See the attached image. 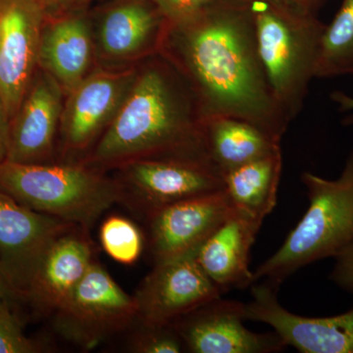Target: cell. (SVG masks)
<instances>
[{
  "mask_svg": "<svg viewBox=\"0 0 353 353\" xmlns=\"http://www.w3.org/2000/svg\"><path fill=\"white\" fill-rule=\"evenodd\" d=\"M168 25L171 48L205 117L248 121L282 141L290 122L265 75L252 3L214 0L192 19Z\"/></svg>",
  "mask_w": 353,
  "mask_h": 353,
  "instance_id": "1",
  "label": "cell"
},
{
  "mask_svg": "<svg viewBox=\"0 0 353 353\" xmlns=\"http://www.w3.org/2000/svg\"><path fill=\"white\" fill-rule=\"evenodd\" d=\"M206 119L190 82L185 85L170 69L153 65L134 83L90 161L183 160L217 168L206 143Z\"/></svg>",
  "mask_w": 353,
  "mask_h": 353,
  "instance_id": "2",
  "label": "cell"
},
{
  "mask_svg": "<svg viewBox=\"0 0 353 353\" xmlns=\"http://www.w3.org/2000/svg\"><path fill=\"white\" fill-rule=\"evenodd\" d=\"M301 181L307 211L277 252L253 271L254 284L261 280L281 287L299 269L353 243V150L336 180L305 172Z\"/></svg>",
  "mask_w": 353,
  "mask_h": 353,
  "instance_id": "3",
  "label": "cell"
},
{
  "mask_svg": "<svg viewBox=\"0 0 353 353\" xmlns=\"http://www.w3.org/2000/svg\"><path fill=\"white\" fill-rule=\"evenodd\" d=\"M257 48L278 105L292 122L316 78L325 27L310 11L296 12L252 2Z\"/></svg>",
  "mask_w": 353,
  "mask_h": 353,
  "instance_id": "4",
  "label": "cell"
},
{
  "mask_svg": "<svg viewBox=\"0 0 353 353\" xmlns=\"http://www.w3.org/2000/svg\"><path fill=\"white\" fill-rule=\"evenodd\" d=\"M0 190L23 205L85 230L118 202L124 189L87 167L0 163Z\"/></svg>",
  "mask_w": 353,
  "mask_h": 353,
  "instance_id": "5",
  "label": "cell"
},
{
  "mask_svg": "<svg viewBox=\"0 0 353 353\" xmlns=\"http://www.w3.org/2000/svg\"><path fill=\"white\" fill-rule=\"evenodd\" d=\"M138 320V305L101 264L92 262L54 312V327L67 340L94 347Z\"/></svg>",
  "mask_w": 353,
  "mask_h": 353,
  "instance_id": "6",
  "label": "cell"
},
{
  "mask_svg": "<svg viewBox=\"0 0 353 353\" xmlns=\"http://www.w3.org/2000/svg\"><path fill=\"white\" fill-rule=\"evenodd\" d=\"M76 227L32 210L0 190V266L14 296H24L44 253Z\"/></svg>",
  "mask_w": 353,
  "mask_h": 353,
  "instance_id": "7",
  "label": "cell"
},
{
  "mask_svg": "<svg viewBox=\"0 0 353 353\" xmlns=\"http://www.w3.org/2000/svg\"><path fill=\"white\" fill-rule=\"evenodd\" d=\"M197 250L154 264L134 296L138 321L173 324L194 309L222 296L197 261Z\"/></svg>",
  "mask_w": 353,
  "mask_h": 353,
  "instance_id": "8",
  "label": "cell"
},
{
  "mask_svg": "<svg viewBox=\"0 0 353 353\" xmlns=\"http://www.w3.org/2000/svg\"><path fill=\"white\" fill-rule=\"evenodd\" d=\"M280 287L262 281L252 285L245 321L269 325L287 347L303 353H353V306L331 317H304L290 312L278 299Z\"/></svg>",
  "mask_w": 353,
  "mask_h": 353,
  "instance_id": "9",
  "label": "cell"
},
{
  "mask_svg": "<svg viewBox=\"0 0 353 353\" xmlns=\"http://www.w3.org/2000/svg\"><path fill=\"white\" fill-rule=\"evenodd\" d=\"M245 321V303L220 296L172 325L192 353H275L287 347L275 331L255 333Z\"/></svg>",
  "mask_w": 353,
  "mask_h": 353,
  "instance_id": "10",
  "label": "cell"
},
{
  "mask_svg": "<svg viewBox=\"0 0 353 353\" xmlns=\"http://www.w3.org/2000/svg\"><path fill=\"white\" fill-rule=\"evenodd\" d=\"M234 212L225 190L158 209L146 217L154 264L197 250Z\"/></svg>",
  "mask_w": 353,
  "mask_h": 353,
  "instance_id": "11",
  "label": "cell"
},
{
  "mask_svg": "<svg viewBox=\"0 0 353 353\" xmlns=\"http://www.w3.org/2000/svg\"><path fill=\"white\" fill-rule=\"evenodd\" d=\"M41 23L37 0H0V101L10 120L38 62Z\"/></svg>",
  "mask_w": 353,
  "mask_h": 353,
  "instance_id": "12",
  "label": "cell"
},
{
  "mask_svg": "<svg viewBox=\"0 0 353 353\" xmlns=\"http://www.w3.org/2000/svg\"><path fill=\"white\" fill-rule=\"evenodd\" d=\"M134 203L146 217L175 202L225 190L215 167L183 160H137L128 164Z\"/></svg>",
  "mask_w": 353,
  "mask_h": 353,
  "instance_id": "13",
  "label": "cell"
},
{
  "mask_svg": "<svg viewBox=\"0 0 353 353\" xmlns=\"http://www.w3.org/2000/svg\"><path fill=\"white\" fill-rule=\"evenodd\" d=\"M80 229L70 230L50 246L26 290L23 297L41 312L54 314L94 262L92 246Z\"/></svg>",
  "mask_w": 353,
  "mask_h": 353,
  "instance_id": "14",
  "label": "cell"
},
{
  "mask_svg": "<svg viewBox=\"0 0 353 353\" xmlns=\"http://www.w3.org/2000/svg\"><path fill=\"white\" fill-rule=\"evenodd\" d=\"M60 101L59 85L52 77H43L34 83L10 121L6 160L43 163L52 150L61 110Z\"/></svg>",
  "mask_w": 353,
  "mask_h": 353,
  "instance_id": "15",
  "label": "cell"
},
{
  "mask_svg": "<svg viewBox=\"0 0 353 353\" xmlns=\"http://www.w3.org/2000/svg\"><path fill=\"white\" fill-rule=\"evenodd\" d=\"M261 225L236 211L197 250V261L223 294L254 284L250 255Z\"/></svg>",
  "mask_w": 353,
  "mask_h": 353,
  "instance_id": "16",
  "label": "cell"
},
{
  "mask_svg": "<svg viewBox=\"0 0 353 353\" xmlns=\"http://www.w3.org/2000/svg\"><path fill=\"white\" fill-rule=\"evenodd\" d=\"M128 74L99 73L72 90L64 116L63 132L69 148L82 150L94 139L119 104Z\"/></svg>",
  "mask_w": 353,
  "mask_h": 353,
  "instance_id": "17",
  "label": "cell"
},
{
  "mask_svg": "<svg viewBox=\"0 0 353 353\" xmlns=\"http://www.w3.org/2000/svg\"><path fill=\"white\" fill-rule=\"evenodd\" d=\"M205 137L211 160L223 176L282 148L281 141L263 130L248 121L228 116L206 119Z\"/></svg>",
  "mask_w": 353,
  "mask_h": 353,
  "instance_id": "18",
  "label": "cell"
},
{
  "mask_svg": "<svg viewBox=\"0 0 353 353\" xmlns=\"http://www.w3.org/2000/svg\"><path fill=\"white\" fill-rule=\"evenodd\" d=\"M283 171L282 148L224 175L225 192L234 210L263 223L277 204Z\"/></svg>",
  "mask_w": 353,
  "mask_h": 353,
  "instance_id": "19",
  "label": "cell"
},
{
  "mask_svg": "<svg viewBox=\"0 0 353 353\" xmlns=\"http://www.w3.org/2000/svg\"><path fill=\"white\" fill-rule=\"evenodd\" d=\"M90 60V32L83 21L62 20L41 32L38 61L66 90L72 92L82 82Z\"/></svg>",
  "mask_w": 353,
  "mask_h": 353,
  "instance_id": "20",
  "label": "cell"
},
{
  "mask_svg": "<svg viewBox=\"0 0 353 353\" xmlns=\"http://www.w3.org/2000/svg\"><path fill=\"white\" fill-rule=\"evenodd\" d=\"M155 14L141 4H127L106 16L101 29L103 50L113 57H125L143 48L157 34Z\"/></svg>",
  "mask_w": 353,
  "mask_h": 353,
  "instance_id": "21",
  "label": "cell"
},
{
  "mask_svg": "<svg viewBox=\"0 0 353 353\" xmlns=\"http://www.w3.org/2000/svg\"><path fill=\"white\" fill-rule=\"evenodd\" d=\"M353 75V0L340 10L323 32L316 78Z\"/></svg>",
  "mask_w": 353,
  "mask_h": 353,
  "instance_id": "22",
  "label": "cell"
},
{
  "mask_svg": "<svg viewBox=\"0 0 353 353\" xmlns=\"http://www.w3.org/2000/svg\"><path fill=\"white\" fill-rule=\"evenodd\" d=\"M102 248L111 259L121 264L131 265L138 261L145 248V236L134 223L111 216L101 228Z\"/></svg>",
  "mask_w": 353,
  "mask_h": 353,
  "instance_id": "23",
  "label": "cell"
},
{
  "mask_svg": "<svg viewBox=\"0 0 353 353\" xmlns=\"http://www.w3.org/2000/svg\"><path fill=\"white\" fill-rule=\"evenodd\" d=\"M131 343L132 352L138 353H179L185 352L180 334L172 324L139 322Z\"/></svg>",
  "mask_w": 353,
  "mask_h": 353,
  "instance_id": "24",
  "label": "cell"
},
{
  "mask_svg": "<svg viewBox=\"0 0 353 353\" xmlns=\"http://www.w3.org/2000/svg\"><path fill=\"white\" fill-rule=\"evenodd\" d=\"M39 352L41 345L26 336L19 318L9 306L8 299L0 301V353Z\"/></svg>",
  "mask_w": 353,
  "mask_h": 353,
  "instance_id": "25",
  "label": "cell"
},
{
  "mask_svg": "<svg viewBox=\"0 0 353 353\" xmlns=\"http://www.w3.org/2000/svg\"><path fill=\"white\" fill-rule=\"evenodd\" d=\"M214 0H155L158 12L168 24L192 19Z\"/></svg>",
  "mask_w": 353,
  "mask_h": 353,
  "instance_id": "26",
  "label": "cell"
},
{
  "mask_svg": "<svg viewBox=\"0 0 353 353\" xmlns=\"http://www.w3.org/2000/svg\"><path fill=\"white\" fill-rule=\"evenodd\" d=\"M334 259L336 263L330 280L340 289L353 294V243L341 250Z\"/></svg>",
  "mask_w": 353,
  "mask_h": 353,
  "instance_id": "27",
  "label": "cell"
},
{
  "mask_svg": "<svg viewBox=\"0 0 353 353\" xmlns=\"http://www.w3.org/2000/svg\"><path fill=\"white\" fill-rule=\"evenodd\" d=\"M9 132H10V118L0 101V163L7 159L8 153Z\"/></svg>",
  "mask_w": 353,
  "mask_h": 353,
  "instance_id": "28",
  "label": "cell"
},
{
  "mask_svg": "<svg viewBox=\"0 0 353 353\" xmlns=\"http://www.w3.org/2000/svg\"><path fill=\"white\" fill-rule=\"evenodd\" d=\"M331 99L338 104L341 111L347 113V117L343 118V125L353 126V97L345 92L336 90L331 94Z\"/></svg>",
  "mask_w": 353,
  "mask_h": 353,
  "instance_id": "29",
  "label": "cell"
},
{
  "mask_svg": "<svg viewBox=\"0 0 353 353\" xmlns=\"http://www.w3.org/2000/svg\"><path fill=\"white\" fill-rule=\"evenodd\" d=\"M241 1L250 2H265L271 6L285 9V10L296 11V12H305L310 11V7L306 4L304 0H241Z\"/></svg>",
  "mask_w": 353,
  "mask_h": 353,
  "instance_id": "30",
  "label": "cell"
},
{
  "mask_svg": "<svg viewBox=\"0 0 353 353\" xmlns=\"http://www.w3.org/2000/svg\"><path fill=\"white\" fill-rule=\"evenodd\" d=\"M14 296L12 290L9 287L1 266H0V301L4 299H9V297Z\"/></svg>",
  "mask_w": 353,
  "mask_h": 353,
  "instance_id": "31",
  "label": "cell"
},
{
  "mask_svg": "<svg viewBox=\"0 0 353 353\" xmlns=\"http://www.w3.org/2000/svg\"><path fill=\"white\" fill-rule=\"evenodd\" d=\"M50 4H63L69 2L70 0H48Z\"/></svg>",
  "mask_w": 353,
  "mask_h": 353,
  "instance_id": "32",
  "label": "cell"
},
{
  "mask_svg": "<svg viewBox=\"0 0 353 353\" xmlns=\"http://www.w3.org/2000/svg\"><path fill=\"white\" fill-rule=\"evenodd\" d=\"M304 1H305L306 4H307V6L310 7L311 3H313V1H315V0H304Z\"/></svg>",
  "mask_w": 353,
  "mask_h": 353,
  "instance_id": "33",
  "label": "cell"
}]
</instances>
